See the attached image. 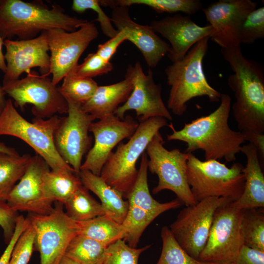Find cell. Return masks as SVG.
Returning a JSON list of instances; mask_svg holds the SVG:
<instances>
[{"label": "cell", "mask_w": 264, "mask_h": 264, "mask_svg": "<svg viewBox=\"0 0 264 264\" xmlns=\"http://www.w3.org/2000/svg\"><path fill=\"white\" fill-rule=\"evenodd\" d=\"M244 166L234 163L230 168L217 160L201 161L190 154L187 178L196 202L210 197L224 198L234 202L242 195L245 185Z\"/></svg>", "instance_id": "7"}, {"label": "cell", "mask_w": 264, "mask_h": 264, "mask_svg": "<svg viewBox=\"0 0 264 264\" xmlns=\"http://www.w3.org/2000/svg\"><path fill=\"white\" fill-rule=\"evenodd\" d=\"M231 104V97L221 93L220 106L210 114L185 123L179 131L172 123L168 125L173 132L167 135L168 140L186 143L187 153L203 150L205 160L223 158L227 162L235 161L246 140L242 132L234 131L229 126Z\"/></svg>", "instance_id": "1"}, {"label": "cell", "mask_w": 264, "mask_h": 264, "mask_svg": "<svg viewBox=\"0 0 264 264\" xmlns=\"http://www.w3.org/2000/svg\"><path fill=\"white\" fill-rule=\"evenodd\" d=\"M230 202L224 198H204L182 209L170 224L174 237L193 258L198 260L206 245L216 210Z\"/></svg>", "instance_id": "11"}, {"label": "cell", "mask_w": 264, "mask_h": 264, "mask_svg": "<svg viewBox=\"0 0 264 264\" xmlns=\"http://www.w3.org/2000/svg\"><path fill=\"white\" fill-rule=\"evenodd\" d=\"M50 170L46 162L36 154L24 174L9 195L6 202L17 211L39 215L50 214L53 202L45 195L44 177Z\"/></svg>", "instance_id": "19"}, {"label": "cell", "mask_w": 264, "mask_h": 264, "mask_svg": "<svg viewBox=\"0 0 264 264\" xmlns=\"http://www.w3.org/2000/svg\"><path fill=\"white\" fill-rule=\"evenodd\" d=\"M78 222L79 234L95 240L106 246L119 240H124L126 236V230L123 225L107 215Z\"/></svg>", "instance_id": "27"}, {"label": "cell", "mask_w": 264, "mask_h": 264, "mask_svg": "<svg viewBox=\"0 0 264 264\" xmlns=\"http://www.w3.org/2000/svg\"><path fill=\"white\" fill-rule=\"evenodd\" d=\"M71 9L73 11L82 13L88 9H91L97 14L95 21L98 22L103 34L110 38L117 35L119 31L113 26L110 18H109L101 8L98 0H74Z\"/></svg>", "instance_id": "37"}, {"label": "cell", "mask_w": 264, "mask_h": 264, "mask_svg": "<svg viewBox=\"0 0 264 264\" xmlns=\"http://www.w3.org/2000/svg\"><path fill=\"white\" fill-rule=\"evenodd\" d=\"M66 215L77 222L88 221L97 217L107 215L101 203L82 185L64 204Z\"/></svg>", "instance_id": "29"}, {"label": "cell", "mask_w": 264, "mask_h": 264, "mask_svg": "<svg viewBox=\"0 0 264 264\" xmlns=\"http://www.w3.org/2000/svg\"><path fill=\"white\" fill-rule=\"evenodd\" d=\"M28 224L29 220L27 218L20 215L13 235L0 257V264H9L14 247L20 236L26 229Z\"/></svg>", "instance_id": "42"}, {"label": "cell", "mask_w": 264, "mask_h": 264, "mask_svg": "<svg viewBox=\"0 0 264 264\" xmlns=\"http://www.w3.org/2000/svg\"><path fill=\"white\" fill-rule=\"evenodd\" d=\"M234 264H264V251L243 245Z\"/></svg>", "instance_id": "43"}, {"label": "cell", "mask_w": 264, "mask_h": 264, "mask_svg": "<svg viewBox=\"0 0 264 264\" xmlns=\"http://www.w3.org/2000/svg\"><path fill=\"white\" fill-rule=\"evenodd\" d=\"M66 100L67 115L61 117L54 133V142L60 156L79 176L83 157L90 149L89 128L95 118L85 112L81 104Z\"/></svg>", "instance_id": "14"}, {"label": "cell", "mask_w": 264, "mask_h": 264, "mask_svg": "<svg viewBox=\"0 0 264 264\" xmlns=\"http://www.w3.org/2000/svg\"><path fill=\"white\" fill-rule=\"evenodd\" d=\"M242 209L233 202L216 211L206 245L198 260L202 262L233 263L242 245Z\"/></svg>", "instance_id": "12"}, {"label": "cell", "mask_w": 264, "mask_h": 264, "mask_svg": "<svg viewBox=\"0 0 264 264\" xmlns=\"http://www.w3.org/2000/svg\"><path fill=\"white\" fill-rule=\"evenodd\" d=\"M162 247L156 264H199L201 262L189 255L181 247L171 233L169 227L161 228Z\"/></svg>", "instance_id": "34"}, {"label": "cell", "mask_w": 264, "mask_h": 264, "mask_svg": "<svg viewBox=\"0 0 264 264\" xmlns=\"http://www.w3.org/2000/svg\"><path fill=\"white\" fill-rule=\"evenodd\" d=\"M45 33L51 53L50 74L55 85L78 65L79 58L99 34L94 23L88 21L73 32L53 29Z\"/></svg>", "instance_id": "15"}, {"label": "cell", "mask_w": 264, "mask_h": 264, "mask_svg": "<svg viewBox=\"0 0 264 264\" xmlns=\"http://www.w3.org/2000/svg\"><path fill=\"white\" fill-rule=\"evenodd\" d=\"M87 22L68 15L57 5L50 8L41 1L0 0V34L4 40L14 36L32 39L53 29L73 32Z\"/></svg>", "instance_id": "3"}, {"label": "cell", "mask_w": 264, "mask_h": 264, "mask_svg": "<svg viewBox=\"0 0 264 264\" xmlns=\"http://www.w3.org/2000/svg\"><path fill=\"white\" fill-rule=\"evenodd\" d=\"M48 76L39 75L33 71L26 77L2 86L5 94L22 110L27 104L33 106L32 112L37 118H49L67 113L68 104L59 87Z\"/></svg>", "instance_id": "13"}, {"label": "cell", "mask_w": 264, "mask_h": 264, "mask_svg": "<svg viewBox=\"0 0 264 264\" xmlns=\"http://www.w3.org/2000/svg\"><path fill=\"white\" fill-rule=\"evenodd\" d=\"M107 247L95 240L78 234L69 243L65 255L81 264H102Z\"/></svg>", "instance_id": "31"}, {"label": "cell", "mask_w": 264, "mask_h": 264, "mask_svg": "<svg viewBox=\"0 0 264 264\" xmlns=\"http://www.w3.org/2000/svg\"><path fill=\"white\" fill-rule=\"evenodd\" d=\"M132 89V81L126 77L118 83L98 86L94 95L81 105L82 108L95 119H100L114 114L119 105L127 101Z\"/></svg>", "instance_id": "24"}, {"label": "cell", "mask_w": 264, "mask_h": 264, "mask_svg": "<svg viewBox=\"0 0 264 264\" xmlns=\"http://www.w3.org/2000/svg\"><path fill=\"white\" fill-rule=\"evenodd\" d=\"M147 72H143L140 62L129 66L125 77L132 81L133 89L127 101L117 108L114 114L123 119L127 111L134 110L139 121L158 116L172 120L162 98L161 84L155 83L150 68Z\"/></svg>", "instance_id": "16"}, {"label": "cell", "mask_w": 264, "mask_h": 264, "mask_svg": "<svg viewBox=\"0 0 264 264\" xmlns=\"http://www.w3.org/2000/svg\"><path fill=\"white\" fill-rule=\"evenodd\" d=\"M209 39L206 37L199 41L181 60L172 63L165 70L171 87L167 108L175 115H183L187 103L197 97L206 96L212 102L220 101L221 93L208 83L203 68Z\"/></svg>", "instance_id": "4"}, {"label": "cell", "mask_w": 264, "mask_h": 264, "mask_svg": "<svg viewBox=\"0 0 264 264\" xmlns=\"http://www.w3.org/2000/svg\"><path fill=\"white\" fill-rule=\"evenodd\" d=\"M35 236L34 229L29 221L14 247L9 264H28L34 250Z\"/></svg>", "instance_id": "39"}, {"label": "cell", "mask_w": 264, "mask_h": 264, "mask_svg": "<svg viewBox=\"0 0 264 264\" xmlns=\"http://www.w3.org/2000/svg\"><path fill=\"white\" fill-rule=\"evenodd\" d=\"M199 264H234L233 263H227V264H220V263H213L208 262H201Z\"/></svg>", "instance_id": "49"}, {"label": "cell", "mask_w": 264, "mask_h": 264, "mask_svg": "<svg viewBox=\"0 0 264 264\" xmlns=\"http://www.w3.org/2000/svg\"><path fill=\"white\" fill-rule=\"evenodd\" d=\"M27 218L35 231L34 250L40 253V264H57L79 234L78 222L66 215L63 204L58 202L50 214L29 213Z\"/></svg>", "instance_id": "10"}, {"label": "cell", "mask_w": 264, "mask_h": 264, "mask_svg": "<svg viewBox=\"0 0 264 264\" xmlns=\"http://www.w3.org/2000/svg\"><path fill=\"white\" fill-rule=\"evenodd\" d=\"M98 87L92 78L77 76L72 70L63 78L59 89L66 100L82 105L94 95Z\"/></svg>", "instance_id": "33"}, {"label": "cell", "mask_w": 264, "mask_h": 264, "mask_svg": "<svg viewBox=\"0 0 264 264\" xmlns=\"http://www.w3.org/2000/svg\"><path fill=\"white\" fill-rule=\"evenodd\" d=\"M19 216L18 211L12 208L6 201L0 200V226L3 230L7 244L13 235Z\"/></svg>", "instance_id": "40"}, {"label": "cell", "mask_w": 264, "mask_h": 264, "mask_svg": "<svg viewBox=\"0 0 264 264\" xmlns=\"http://www.w3.org/2000/svg\"><path fill=\"white\" fill-rule=\"evenodd\" d=\"M141 155L136 181L126 198L129 208L122 224L126 230L123 240L134 248L136 247L145 229L155 219L163 213L182 205L177 198L161 203L153 198L148 182V157L146 152Z\"/></svg>", "instance_id": "9"}, {"label": "cell", "mask_w": 264, "mask_h": 264, "mask_svg": "<svg viewBox=\"0 0 264 264\" xmlns=\"http://www.w3.org/2000/svg\"><path fill=\"white\" fill-rule=\"evenodd\" d=\"M150 26L170 42L167 55L172 63L181 60L195 44L205 37H210L214 32L210 24L200 26L190 16L179 13L153 21Z\"/></svg>", "instance_id": "21"}, {"label": "cell", "mask_w": 264, "mask_h": 264, "mask_svg": "<svg viewBox=\"0 0 264 264\" xmlns=\"http://www.w3.org/2000/svg\"><path fill=\"white\" fill-rule=\"evenodd\" d=\"M223 58L234 72L227 83L236 101L233 117L242 133H264V71L261 64L246 59L240 47L221 48Z\"/></svg>", "instance_id": "2"}, {"label": "cell", "mask_w": 264, "mask_h": 264, "mask_svg": "<svg viewBox=\"0 0 264 264\" xmlns=\"http://www.w3.org/2000/svg\"><path fill=\"white\" fill-rule=\"evenodd\" d=\"M150 245L136 248L119 240L107 246L102 264H138L139 258Z\"/></svg>", "instance_id": "35"}, {"label": "cell", "mask_w": 264, "mask_h": 264, "mask_svg": "<svg viewBox=\"0 0 264 264\" xmlns=\"http://www.w3.org/2000/svg\"><path fill=\"white\" fill-rule=\"evenodd\" d=\"M57 264H81L76 261L64 255Z\"/></svg>", "instance_id": "48"}, {"label": "cell", "mask_w": 264, "mask_h": 264, "mask_svg": "<svg viewBox=\"0 0 264 264\" xmlns=\"http://www.w3.org/2000/svg\"><path fill=\"white\" fill-rule=\"evenodd\" d=\"M257 5L251 0H220L203 8L206 20L214 29L210 39L221 48L240 47L242 24Z\"/></svg>", "instance_id": "18"}, {"label": "cell", "mask_w": 264, "mask_h": 264, "mask_svg": "<svg viewBox=\"0 0 264 264\" xmlns=\"http://www.w3.org/2000/svg\"><path fill=\"white\" fill-rule=\"evenodd\" d=\"M3 45L4 40L0 34V70L4 73L6 70L7 67L4 55L2 51V46Z\"/></svg>", "instance_id": "45"}, {"label": "cell", "mask_w": 264, "mask_h": 264, "mask_svg": "<svg viewBox=\"0 0 264 264\" xmlns=\"http://www.w3.org/2000/svg\"><path fill=\"white\" fill-rule=\"evenodd\" d=\"M6 70L2 86L19 79L24 72L28 74L31 69L38 67L41 75L50 74L49 47L45 31L37 37L29 40H4Z\"/></svg>", "instance_id": "20"}, {"label": "cell", "mask_w": 264, "mask_h": 264, "mask_svg": "<svg viewBox=\"0 0 264 264\" xmlns=\"http://www.w3.org/2000/svg\"><path fill=\"white\" fill-rule=\"evenodd\" d=\"M113 68L112 63L105 61L96 52L88 54L83 63L78 65L72 70L77 76L92 78L107 74Z\"/></svg>", "instance_id": "38"}, {"label": "cell", "mask_w": 264, "mask_h": 264, "mask_svg": "<svg viewBox=\"0 0 264 264\" xmlns=\"http://www.w3.org/2000/svg\"><path fill=\"white\" fill-rule=\"evenodd\" d=\"M139 123L130 115L121 119L114 114L106 116L89 128L94 137L93 147L88 151L81 170L90 171L100 176L102 169L112 150L125 139H129L136 131Z\"/></svg>", "instance_id": "17"}, {"label": "cell", "mask_w": 264, "mask_h": 264, "mask_svg": "<svg viewBox=\"0 0 264 264\" xmlns=\"http://www.w3.org/2000/svg\"><path fill=\"white\" fill-rule=\"evenodd\" d=\"M164 141L158 132L146 149L148 158V170L157 175L158 184L153 190L156 194L162 190L173 192L177 198L186 206L196 204L187 178V162L189 153L178 149L168 150Z\"/></svg>", "instance_id": "8"}, {"label": "cell", "mask_w": 264, "mask_h": 264, "mask_svg": "<svg viewBox=\"0 0 264 264\" xmlns=\"http://www.w3.org/2000/svg\"><path fill=\"white\" fill-rule=\"evenodd\" d=\"M83 185L79 176L69 170H50L44 177L45 195L52 202L63 205Z\"/></svg>", "instance_id": "26"}, {"label": "cell", "mask_w": 264, "mask_h": 264, "mask_svg": "<svg viewBox=\"0 0 264 264\" xmlns=\"http://www.w3.org/2000/svg\"><path fill=\"white\" fill-rule=\"evenodd\" d=\"M32 156L29 154H10L0 152V200L6 201L20 180Z\"/></svg>", "instance_id": "28"}, {"label": "cell", "mask_w": 264, "mask_h": 264, "mask_svg": "<svg viewBox=\"0 0 264 264\" xmlns=\"http://www.w3.org/2000/svg\"><path fill=\"white\" fill-rule=\"evenodd\" d=\"M112 23L118 31L125 30L127 40L134 44L142 53L149 66L155 67L168 53L170 45L153 30L150 25H142L134 22L131 18L129 7L111 5Z\"/></svg>", "instance_id": "22"}, {"label": "cell", "mask_w": 264, "mask_h": 264, "mask_svg": "<svg viewBox=\"0 0 264 264\" xmlns=\"http://www.w3.org/2000/svg\"><path fill=\"white\" fill-rule=\"evenodd\" d=\"M128 35L124 30L119 31L116 36L108 41L98 45L96 53L105 61L110 62V59L116 52L118 46L127 40Z\"/></svg>", "instance_id": "41"}, {"label": "cell", "mask_w": 264, "mask_h": 264, "mask_svg": "<svg viewBox=\"0 0 264 264\" xmlns=\"http://www.w3.org/2000/svg\"><path fill=\"white\" fill-rule=\"evenodd\" d=\"M262 209H242L241 230L243 245L264 251V213Z\"/></svg>", "instance_id": "32"}, {"label": "cell", "mask_w": 264, "mask_h": 264, "mask_svg": "<svg viewBox=\"0 0 264 264\" xmlns=\"http://www.w3.org/2000/svg\"><path fill=\"white\" fill-rule=\"evenodd\" d=\"M166 126L167 119L162 117L140 120L129 141L119 143L108 158L100 176L123 198H127L135 183L138 174L136 164L140 156L154 135Z\"/></svg>", "instance_id": "5"}, {"label": "cell", "mask_w": 264, "mask_h": 264, "mask_svg": "<svg viewBox=\"0 0 264 264\" xmlns=\"http://www.w3.org/2000/svg\"><path fill=\"white\" fill-rule=\"evenodd\" d=\"M241 152L246 159L245 185L242 195L233 203L240 209L264 208V176L257 150L249 143L242 146Z\"/></svg>", "instance_id": "23"}, {"label": "cell", "mask_w": 264, "mask_h": 264, "mask_svg": "<svg viewBox=\"0 0 264 264\" xmlns=\"http://www.w3.org/2000/svg\"><path fill=\"white\" fill-rule=\"evenodd\" d=\"M5 94L3 87L0 85V114L5 107L6 101L4 97Z\"/></svg>", "instance_id": "47"}, {"label": "cell", "mask_w": 264, "mask_h": 264, "mask_svg": "<svg viewBox=\"0 0 264 264\" xmlns=\"http://www.w3.org/2000/svg\"><path fill=\"white\" fill-rule=\"evenodd\" d=\"M246 141L252 144L257 149L259 159L262 166L264 160V134L262 133L248 132L242 133Z\"/></svg>", "instance_id": "44"}, {"label": "cell", "mask_w": 264, "mask_h": 264, "mask_svg": "<svg viewBox=\"0 0 264 264\" xmlns=\"http://www.w3.org/2000/svg\"><path fill=\"white\" fill-rule=\"evenodd\" d=\"M60 120L61 117L55 115L46 120L35 117L30 122L18 112L9 99L0 114V135L12 136L24 141L44 159L51 170L75 172L60 156L54 144V133Z\"/></svg>", "instance_id": "6"}, {"label": "cell", "mask_w": 264, "mask_h": 264, "mask_svg": "<svg viewBox=\"0 0 264 264\" xmlns=\"http://www.w3.org/2000/svg\"><path fill=\"white\" fill-rule=\"evenodd\" d=\"M102 6L111 5L130 7L133 4L148 6L158 13L182 12L188 15L194 14L202 10L199 0H103Z\"/></svg>", "instance_id": "30"}, {"label": "cell", "mask_w": 264, "mask_h": 264, "mask_svg": "<svg viewBox=\"0 0 264 264\" xmlns=\"http://www.w3.org/2000/svg\"><path fill=\"white\" fill-rule=\"evenodd\" d=\"M0 152H3L10 154H18L16 150L12 147L7 146L3 142L0 141Z\"/></svg>", "instance_id": "46"}, {"label": "cell", "mask_w": 264, "mask_h": 264, "mask_svg": "<svg viewBox=\"0 0 264 264\" xmlns=\"http://www.w3.org/2000/svg\"><path fill=\"white\" fill-rule=\"evenodd\" d=\"M264 37V7L255 9L245 17L240 31L241 44H251Z\"/></svg>", "instance_id": "36"}, {"label": "cell", "mask_w": 264, "mask_h": 264, "mask_svg": "<svg viewBox=\"0 0 264 264\" xmlns=\"http://www.w3.org/2000/svg\"><path fill=\"white\" fill-rule=\"evenodd\" d=\"M79 176L83 185L98 197L107 215L122 224L128 211V201L125 200L122 195L109 185L100 176L88 171L81 170Z\"/></svg>", "instance_id": "25"}]
</instances>
